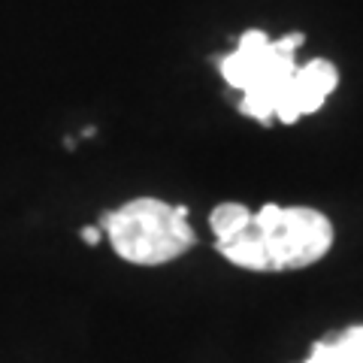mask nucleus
Segmentation results:
<instances>
[{
  "label": "nucleus",
  "instance_id": "f257e3e1",
  "mask_svg": "<svg viewBox=\"0 0 363 363\" xmlns=\"http://www.w3.org/2000/svg\"><path fill=\"white\" fill-rule=\"evenodd\" d=\"M303 45V33H288L281 40H269L264 30H245L233 55L218 61L224 82L242 91L240 112L260 124H297L303 116L294 104V79L297 61L294 52Z\"/></svg>",
  "mask_w": 363,
  "mask_h": 363
},
{
  "label": "nucleus",
  "instance_id": "f03ea898",
  "mask_svg": "<svg viewBox=\"0 0 363 363\" xmlns=\"http://www.w3.org/2000/svg\"><path fill=\"white\" fill-rule=\"evenodd\" d=\"M97 227L106 233L112 252L133 267H164L197 245V233L188 224V206H173L157 197L121 203L118 209L100 215Z\"/></svg>",
  "mask_w": 363,
  "mask_h": 363
},
{
  "label": "nucleus",
  "instance_id": "7ed1b4c3",
  "mask_svg": "<svg viewBox=\"0 0 363 363\" xmlns=\"http://www.w3.org/2000/svg\"><path fill=\"white\" fill-rule=\"evenodd\" d=\"M255 233L264 242L272 272L306 269L330 255L336 230L321 209L264 203L255 209Z\"/></svg>",
  "mask_w": 363,
  "mask_h": 363
},
{
  "label": "nucleus",
  "instance_id": "20e7f679",
  "mask_svg": "<svg viewBox=\"0 0 363 363\" xmlns=\"http://www.w3.org/2000/svg\"><path fill=\"white\" fill-rule=\"evenodd\" d=\"M339 85V73L330 61L315 58L309 64L297 67V79H294V104H297L300 116H312L318 112L327 97L333 94V88Z\"/></svg>",
  "mask_w": 363,
  "mask_h": 363
},
{
  "label": "nucleus",
  "instance_id": "39448f33",
  "mask_svg": "<svg viewBox=\"0 0 363 363\" xmlns=\"http://www.w3.org/2000/svg\"><path fill=\"white\" fill-rule=\"evenodd\" d=\"M218 255L227 260V264L240 267V269H248V272H272L269 269V260H267V252H264V242L260 236L255 233V227H248L245 233L233 236L227 242H215Z\"/></svg>",
  "mask_w": 363,
  "mask_h": 363
},
{
  "label": "nucleus",
  "instance_id": "423d86ee",
  "mask_svg": "<svg viewBox=\"0 0 363 363\" xmlns=\"http://www.w3.org/2000/svg\"><path fill=\"white\" fill-rule=\"evenodd\" d=\"M252 221H255V209H248L245 203H218L209 212V227H212L215 242H227L233 236L245 233Z\"/></svg>",
  "mask_w": 363,
  "mask_h": 363
},
{
  "label": "nucleus",
  "instance_id": "0eeeda50",
  "mask_svg": "<svg viewBox=\"0 0 363 363\" xmlns=\"http://www.w3.org/2000/svg\"><path fill=\"white\" fill-rule=\"evenodd\" d=\"M336 348V363H363V324L348 327L333 342Z\"/></svg>",
  "mask_w": 363,
  "mask_h": 363
},
{
  "label": "nucleus",
  "instance_id": "6e6552de",
  "mask_svg": "<svg viewBox=\"0 0 363 363\" xmlns=\"http://www.w3.org/2000/svg\"><path fill=\"white\" fill-rule=\"evenodd\" d=\"M82 236H85V242H88V245H97L100 240H104V230H100V227H85Z\"/></svg>",
  "mask_w": 363,
  "mask_h": 363
}]
</instances>
